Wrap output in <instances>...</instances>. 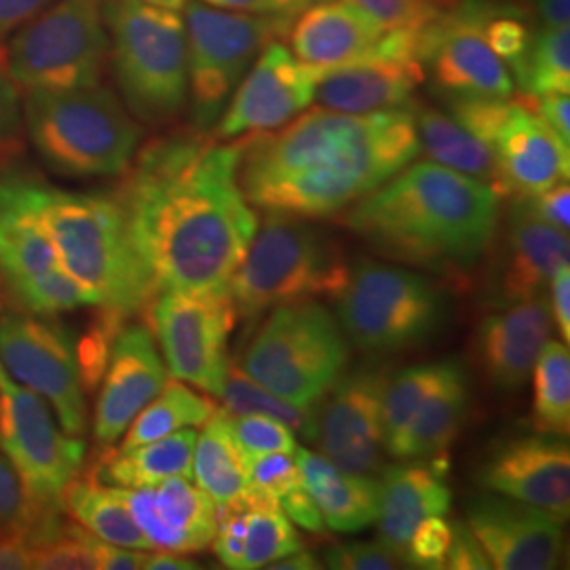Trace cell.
<instances>
[{
  "mask_svg": "<svg viewBox=\"0 0 570 570\" xmlns=\"http://www.w3.org/2000/svg\"><path fill=\"white\" fill-rule=\"evenodd\" d=\"M117 492L153 550L188 556L212 548L218 529V505L190 478H167L153 487Z\"/></svg>",
  "mask_w": 570,
  "mask_h": 570,
  "instance_id": "cell-23",
  "label": "cell"
},
{
  "mask_svg": "<svg viewBox=\"0 0 570 570\" xmlns=\"http://www.w3.org/2000/svg\"><path fill=\"white\" fill-rule=\"evenodd\" d=\"M334 301L346 338L372 355L428 343L446 317L442 289L402 266L362 263L351 268Z\"/></svg>",
  "mask_w": 570,
  "mask_h": 570,
  "instance_id": "cell-9",
  "label": "cell"
},
{
  "mask_svg": "<svg viewBox=\"0 0 570 570\" xmlns=\"http://www.w3.org/2000/svg\"><path fill=\"white\" fill-rule=\"evenodd\" d=\"M230 425L237 442L249 456V461L265 454H275V452L294 454L298 449L294 431L285 428L282 421L265 414H239V416L230 414Z\"/></svg>",
  "mask_w": 570,
  "mask_h": 570,
  "instance_id": "cell-42",
  "label": "cell"
},
{
  "mask_svg": "<svg viewBox=\"0 0 570 570\" xmlns=\"http://www.w3.org/2000/svg\"><path fill=\"white\" fill-rule=\"evenodd\" d=\"M35 569V551L20 532L0 534V570Z\"/></svg>",
  "mask_w": 570,
  "mask_h": 570,
  "instance_id": "cell-54",
  "label": "cell"
},
{
  "mask_svg": "<svg viewBox=\"0 0 570 570\" xmlns=\"http://www.w3.org/2000/svg\"><path fill=\"white\" fill-rule=\"evenodd\" d=\"M487 0H449L419 32L416 53L449 98H501L515 94L508 66L482 32Z\"/></svg>",
  "mask_w": 570,
  "mask_h": 570,
  "instance_id": "cell-16",
  "label": "cell"
},
{
  "mask_svg": "<svg viewBox=\"0 0 570 570\" xmlns=\"http://www.w3.org/2000/svg\"><path fill=\"white\" fill-rule=\"evenodd\" d=\"M26 129L49 169L66 178L121 176L142 140V127L100 82L26 91Z\"/></svg>",
  "mask_w": 570,
  "mask_h": 570,
  "instance_id": "cell-5",
  "label": "cell"
},
{
  "mask_svg": "<svg viewBox=\"0 0 570 570\" xmlns=\"http://www.w3.org/2000/svg\"><path fill=\"white\" fill-rule=\"evenodd\" d=\"M61 510L106 543L131 550H153L115 487H106L94 478H77L61 494Z\"/></svg>",
  "mask_w": 570,
  "mask_h": 570,
  "instance_id": "cell-34",
  "label": "cell"
},
{
  "mask_svg": "<svg viewBox=\"0 0 570 570\" xmlns=\"http://www.w3.org/2000/svg\"><path fill=\"white\" fill-rule=\"evenodd\" d=\"M268 569L275 570H317L322 569V564H317V560L306 553L305 550L294 551L289 556H285L282 560H275Z\"/></svg>",
  "mask_w": 570,
  "mask_h": 570,
  "instance_id": "cell-58",
  "label": "cell"
},
{
  "mask_svg": "<svg viewBox=\"0 0 570 570\" xmlns=\"http://www.w3.org/2000/svg\"><path fill=\"white\" fill-rule=\"evenodd\" d=\"M294 454L326 529L355 534L376 524L381 482L346 473L313 450L296 449Z\"/></svg>",
  "mask_w": 570,
  "mask_h": 570,
  "instance_id": "cell-29",
  "label": "cell"
},
{
  "mask_svg": "<svg viewBox=\"0 0 570 570\" xmlns=\"http://www.w3.org/2000/svg\"><path fill=\"white\" fill-rule=\"evenodd\" d=\"M515 85L522 96L569 94L570 91V30L541 26L532 35L529 56Z\"/></svg>",
  "mask_w": 570,
  "mask_h": 570,
  "instance_id": "cell-40",
  "label": "cell"
},
{
  "mask_svg": "<svg viewBox=\"0 0 570 570\" xmlns=\"http://www.w3.org/2000/svg\"><path fill=\"white\" fill-rule=\"evenodd\" d=\"M199 2L209 4V7H216V9H225V11L287 18L282 0H199ZM287 20H292V18H287Z\"/></svg>",
  "mask_w": 570,
  "mask_h": 570,
  "instance_id": "cell-55",
  "label": "cell"
},
{
  "mask_svg": "<svg viewBox=\"0 0 570 570\" xmlns=\"http://www.w3.org/2000/svg\"><path fill=\"white\" fill-rule=\"evenodd\" d=\"M282 2H284L285 16L296 20L308 7L320 4V2H330V0H282Z\"/></svg>",
  "mask_w": 570,
  "mask_h": 570,
  "instance_id": "cell-59",
  "label": "cell"
},
{
  "mask_svg": "<svg viewBox=\"0 0 570 570\" xmlns=\"http://www.w3.org/2000/svg\"><path fill=\"white\" fill-rule=\"evenodd\" d=\"M56 0H0V41L37 18Z\"/></svg>",
  "mask_w": 570,
  "mask_h": 570,
  "instance_id": "cell-53",
  "label": "cell"
},
{
  "mask_svg": "<svg viewBox=\"0 0 570 570\" xmlns=\"http://www.w3.org/2000/svg\"><path fill=\"white\" fill-rule=\"evenodd\" d=\"M469 381L461 362L449 360L444 374L414 412L393 459L429 461L446 456L468 416Z\"/></svg>",
  "mask_w": 570,
  "mask_h": 570,
  "instance_id": "cell-30",
  "label": "cell"
},
{
  "mask_svg": "<svg viewBox=\"0 0 570 570\" xmlns=\"http://www.w3.org/2000/svg\"><path fill=\"white\" fill-rule=\"evenodd\" d=\"M112 193L159 292L226 296L258 214L239 184V148L178 131L136 153Z\"/></svg>",
  "mask_w": 570,
  "mask_h": 570,
  "instance_id": "cell-1",
  "label": "cell"
},
{
  "mask_svg": "<svg viewBox=\"0 0 570 570\" xmlns=\"http://www.w3.org/2000/svg\"><path fill=\"white\" fill-rule=\"evenodd\" d=\"M20 85L13 79L7 47L0 41V167L9 164L21 146Z\"/></svg>",
  "mask_w": 570,
  "mask_h": 570,
  "instance_id": "cell-45",
  "label": "cell"
},
{
  "mask_svg": "<svg viewBox=\"0 0 570 570\" xmlns=\"http://www.w3.org/2000/svg\"><path fill=\"white\" fill-rule=\"evenodd\" d=\"M532 429L567 438L570 431V355L562 341H548L532 367Z\"/></svg>",
  "mask_w": 570,
  "mask_h": 570,
  "instance_id": "cell-36",
  "label": "cell"
},
{
  "mask_svg": "<svg viewBox=\"0 0 570 570\" xmlns=\"http://www.w3.org/2000/svg\"><path fill=\"white\" fill-rule=\"evenodd\" d=\"M468 529L490 569L551 570L562 558V522L503 494L478 497L468 508Z\"/></svg>",
  "mask_w": 570,
  "mask_h": 570,
  "instance_id": "cell-20",
  "label": "cell"
},
{
  "mask_svg": "<svg viewBox=\"0 0 570 570\" xmlns=\"http://www.w3.org/2000/svg\"><path fill=\"white\" fill-rule=\"evenodd\" d=\"M348 275L345 252L326 230L301 216L266 212L228 296L237 320L254 322L277 306L336 298Z\"/></svg>",
  "mask_w": 570,
  "mask_h": 570,
  "instance_id": "cell-6",
  "label": "cell"
},
{
  "mask_svg": "<svg viewBox=\"0 0 570 570\" xmlns=\"http://www.w3.org/2000/svg\"><path fill=\"white\" fill-rule=\"evenodd\" d=\"M0 364L13 381L41 395L66 433L81 438L87 429V391L77 341L68 327L26 311L2 315Z\"/></svg>",
  "mask_w": 570,
  "mask_h": 570,
  "instance_id": "cell-14",
  "label": "cell"
},
{
  "mask_svg": "<svg viewBox=\"0 0 570 570\" xmlns=\"http://www.w3.org/2000/svg\"><path fill=\"white\" fill-rule=\"evenodd\" d=\"M110 60L127 110L148 125L180 117L188 104L186 28L180 11L144 0H104Z\"/></svg>",
  "mask_w": 570,
  "mask_h": 570,
  "instance_id": "cell-7",
  "label": "cell"
},
{
  "mask_svg": "<svg viewBox=\"0 0 570 570\" xmlns=\"http://www.w3.org/2000/svg\"><path fill=\"white\" fill-rule=\"evenodd\" d=\"M216 404L202 393L176 381H165L164 389L138 412L125 431L121 449L131 450L161 440L180 429L202 428L216 412Z\"/></svg>",
  "mask_w": 570,
  "mask_h": 570,
  "instance_id": "cell-35",
  "label": "cell"
},
{
  "mask_svg": "<svg viewBox=\"0 0 570 570\" xmlns=\"http://www.w3.org/2000/svg\"><path fill=\"white\" fill-rule=\"evenodd\" d=\"M167 381V367L150 327L122 326L115 338L94 414V438L110 449Z\"/></svg>",
  "mask_w": 570,
  "mask_h": 570,
  "instance_id": "cell-22",
  "label": "cell"
},
{
  "mask_svg": "<svg viewBox=\"0 0 570 570\" xmlns=\"http://www.w3.org/2000/svg\"><path fill=\"white\" fill-rule=\"evenodd\" d=\"M322 72L298 60L279 39L268 42L233 91L214 138L237 140L292 121L315 100Z\"/></svg>",
  "mask_w": 570,
  "mask_h": 570,
  "instance_id": "cell-17",
  "label": "cell"
},
{
  "mask_svg": "<svg viewBox=\"0 0 570 570\" xmlns=\"http://www.w3.org/2000/svg\"><path fill=\"white\" fill-rule=\"evenodd\" d=\"M28 193L66 273L96 306L125 320L144 313L159 287L115 195L72 193L28 174Z\"/></svg>",
  "mask_w": 570,
  "mask_h": 570,
  "instance_id": "cell-4",
  "label": "cell"
},
{
  "mask_svg": "<svg viewBox=\"0 0 570 570\" xmlns=\"http://www.w3.org/2000/svg\"><path fill=\"white\" fill-rule=\"evenodd\" d=\"M183 11L188 102L195 129L207 134L223 117L233 91L261 51L285 37L294 20L225 11L199 0H186Z\"/></svg>",
  "mask_w": 570,
  "mask_h": 570,
  "instance_id": "cell-10",
  "label": "cell"
},
{
  "mask_svg": "<svg viewBox=\"0 0 570 570\" xmlns=\"http://www.w3.org/2000/svg\"><path fill=\"white\" fill-rule=\"evenodd\" d=\"M450 541H452V524L444 520V515H431L410 534L406 550L402 553L404 567L444 569Z\"/></svg>",
  "mask_w": 570,
  "mask_h": 570,
  "instance_id": "cell-44",
  "label": "cell"
},
{
  "mask_svg": "<svg viewBox=\"0 0 570 570\" xmlns=\"http://www.w3.org/2000/svg\"><path fill=\"white\" fill-rule=\"evenodd\" d=\"M425 79L423 63L414 58H372L324 70L315 100L348 115L407 108Z\"/></svg>",
  "mask_w": 570,
  "mask_h": 570,
  "instance_id": "cell-27",
  "label": "cell"
},
{
  "mask_svg": "<svg viewBox=\"0 0 570 570\" xmlns=\"http://www.w3.org/2000/svg\"><path fill=\"white\" fill-rule=\"evenodd\" d=\"M490 492L569 520L570 450L558 435L518 438L492 450L478 475Z\"/></svg>",
  "mask_w": 570,
  "mask_h": 570,
  "instance_id": "cell-21",
  "label": "cell"
},
{
  "mask_svg": "<svg viewBox=\"0 0 570 570\" xmlns=\"http://www.w3.org/2000/svg\"><path fill=\"white\" fill-rule=\"evenodd\" d=\"M298 550H303V541L285 511L252 489L247 497V537L242 570L268 569L275 560Z\"/></svg>",
  "mask_w": 570,
  "mask_h": 570,
  "instance_id": "cell-38",
  "label": "cell"
},
{
  "mask_svg": "<svg viewBox=\"0 0 570 570\" xmlns=\"http://www.w3.org/2000/svg\"><path fill=\"white\" fill-rule=\"evenodd\" d=\"M444 569L449 570H489L490 562L468 524L452 522V541Z\"/></svg>",
  "mask_w": 570,
  "mask_h": 570,
  "instance_id": "cell-50",
  "label": "cell"
},
{
  "mask_svg": "<svg viewBox=\"0 0 570 570\" xmlns=\"http://www.w3.org/2000/svg\"><path fill=\"white\" fill-rule=\"evenodd\" d=\"M0 402V446L20 478L26 530L63 513L61 494L81 475L87 446L79 435L66 433L41 395L13 381L2 364Z\"/></svg>",
  "mask_w": 570,
  "mask_h": 570,
  "instance_id": "cell-11",
  "label": "cell"
},
{
  "mask_svg": "<svg viewBox=\"0 0 570 570\" xmlns=\"http://www.w3.org/2000/svg\"><path fill=\"white\" fill-rule=\"evenodd\" d=\"M28 505L20 478L4 454H0V532H20L26 527Z\"/></svg>",
  "mask_w": 570,
  "mask_h": 570,
  "instance_id": "cell-49",
  "label": "cell"
},
{
  "mask_svg": "<svg viewBox=\"0 0 570 570\" xmlns=\"http://www.w3.org/2000/svg\"><path fill=\"white\" fill-rule=\"evenodd\" d=\"M197 435L193 456V480L218 508L244 501L252 492V461L235 438L230 414L216 410Z\"/></svg>",
  "mask_w": 570,
  "mask_h": 570,
  "instance_id": "cell-33",
  "label": "cell"
},
{
  "mask_svg": "<svg viewBox=\"0 0 570 570\" xmlns=\"http://www.w3.org/2000/svg\"><path fill=\"white\" fill-rule=\"evenodd\" d=\"M513 207L527 214L530 218L546 223V225L560 228L569 233L570 228V186L569 183H558L534 193V195H522L515 197Z\"/></svg>",
  "mask_w": 570,
  "mask_h": 570,
  "instance_id": "cell-48",
  "label": "cell"
},
{
  "mask_svg": "<svg viewBox=\"0 0 570 570\" xmlns=\"http://www.w3.org/2000/svg\"><path fill=\"white\" fill-rule=\"evenodd\" d=\"M125 322L127 320L121 315L100 308L96 322L77 343V357H79L85 391H94L102 383L104 372L110 360V351Z\"/></svg>",
  "mask_w": 570,
  "mask_h": 570,
  "instance_id": "cell-41",
  "label": "cell"
},
{
  "mask_svg": "<svg viewBox=\"0 0 570 570\" xmlns=\"http://www.w3.org/2000/svg\"><path fill=\"white\" fill-rule=\"evenodd\" d=\"M292 53L313 68L330 70L372 58H414L419 32L383 30L346 0L305 9L289 28Z\"/></svg>",
  "mask_w": 570,
  "mask_h": 570,
  "instance_id": "cell-18",
  "label": "cell"
},
{
  "mask_svg": "<svg viewBox=\"0 0 570 570\" xmlns=\"http://www.w3.org/2000/svg\"><path fill=\"white\" fill-rule=\"evenodd\" d=\"M327 569L391 570L402 569V558L385 543H336L324 551Z\"/></svg>",
  "mask_w": 570,
  "mask_h": 570,
  "instance_id": "cell-47",
  "label": "cell"
},
{
  "mask_svg": "<svg viewBox=\"0 0 570 570\" xmlns=\"http://www.w3.org/2000/svg\"><path fill=\"white\" fill-rule=\"evenodd\" d=\"M387 374L381 370H355L341 376L327 393L317 442L332 465L346 473L367 475L381 463L383 397Z\"/></svg>",
  "mask_w": 570,
  "mask_h": 570,
  "instance_id": "cell-19",
  "label": "cell"
},
{
  "mask_svg": "<svg viewBox=\"0 0 570 570\" xmlns=\"http://www.w3.org/2000/svg\"><path fill=\"white\" fill-rule=\"evenodd\" d=\"M0 412H2V402H0Z\"/></svg>",
  "mask_w": 570,
  "mask_h": 570,
  "instance_id": "cell-62",
  "label": "cell"
},
{
  "mask_svg": "<svg viewBox=\"0 0 570 570\" xmlns=\"http://www.w3.org/2000/svg\"><path fill=\"white\" fill-rule=\"evenodd\" d=\"M440 459L410 461L385 471L379 497L381 543L400 558L414 529L431 515H446L452 505V490L444 482ZM404 562V560H402Z\"/></svg>",
  "mask_w": 570,
  "mask_h": 570,
  "instance_id": "cell-28",
  "label": "cell"
},
{
  "mask_svg": "<svg viewBox=\"0 0 570 570\" xmlns=\"http://www.w3.org/2000/svg\"><path fill=\"white\" fill-rule=\"evenodd\" d=\"M537 112V117L550 127L556 138L570 148V98L569 94H543V96H522Z\"/></svg>",
  "mask_w": 570,
  "mask_h": 570,
  "instance_id": "cell-51",
  "label": "cell"
},
{
  "mask_svg": "<svg viewBox=\"0 0 570 570\" xmlns=\"http://www.w3.org/2000/svg\"><path fill=\"white\" fill-rule=\"evenodd\" d=\"M541 26L569 28L570 0H537Z\"/></svg>",
  "mask_w": 570,
  "mask_h": 570,
  "instance_id": "cell-57",
  "label": "cell"
},
{
  "mask_svg": "<svg viewBox=\"0 0 570 570\" xmlns=\"http://www.w3.org/2000/svg\"><path fill=\"white\" fill-rule=\"evenodd\" d=\"M150 2L155 7H164V9H171V11H183L186 0H144Z\"/></svg>",
  "mask_w": 570,
  "mask_h": 570,
  "instance_id": "cell-60",
  "label": "cell"
},
{
  "mask_svg": "<svg viewBox=\"0 0 570 570\" xmlns=\"http://www.w3.org/2000/svg\"><path fill=\"white\" fill-rule=\"evenodd\" d=\"M26 171L0 174V282L26 313L60 315L96 306L61 266L56 245L30 202Z\"/></svg>",
  "mask_w": 570,
  "mask_h": 570,
  "instance_id": "cell-13",
  "label": "cell"
},
{
  "mask_svg": "<svg viewBox=\"0 0 570 570\" xmlns=\"http://www.w3.org/2000/svg\"><path fill=\"white\" fill-rule=\"evenodd\" d=\"M442 2H444V0H442ZM446 2H449V0H446Z\"/></svg>",
  "mask_w": 570,
  "mask_h": 570,
  "instance_id": "cell-63",
  "label": "cell"
},
{
  "mask_svg": "<svg viewBox=\"0 0 570 570\" xmlns=\"http://www.w3.org/2000/svg\"><path fill=\"white\" fill-rule=\"evenodd\" d=\"M346 2L364 11L370 20L376 21L387 32L393 30L421 32L442 9V0H346Z\"/></svg>",
  "mask_w": 570,
  "mask_h": 570,
  "instance_id": "cell-43",
  "label": "cell"
},
{
  "mask_svg": "<svg viewBox=\"0 0 570 570\" xmlns=\"http://www.w3.org/2000/svg\"><path fill=\"white\" fill-rule=\"evenodd\" d=\"M501 199L489 184L421 161L346 207L345 226L389 261L459 282L489 254Z\"/></svg>",
  "mask_w": 570,
  "mask_h": 570,
  "instance_id": "cell-3",
  "label": "cell"
},
{
  "mask_svg": "<svg viewBox=\"0 0 570 570\" xmlns=\"http://www.w3.org/2000/svg\"><path fill=\"white\" fill-rule=\"evenodd\" d=\"M144 569L150 570H195L202 569L199 564H195L186 553H176V551H157V553H148Z\"/></svg>",
  "mask_w": 570,
  "mask_h": 570,
  "instance_id": "cell-56",
  "label": "cell"
},
{
  "mask_svg": "<svg viewBox=\"0 0 570 570\" xmlns=\"http://www.w3.org/2000/svg\"><path fill=\"white\" fill-rule=\"evenodd\" d=\"M490 148L510 195H534L553 184L569 183V146L556 138L522 98H511Z\"/></svg>",
  "mask_w": 570,
  "mask_h": 570,
  "instance_id": "cell-26",
  "label": "cell"
},
{
  "mask_svg": "<svg viewBox=\"0 0 570 570\" xmlns=\"http://www.w3.org/2000/svg\"><path fill=\"white\" fill-rule=\"evenodd\" d=\"M108 56L104 0H56L7 47L11 75L23 91L96 85Z\"/></svg>",
  "mask_w": 570,
  "mask_h": 570,
  "instance_id": "cell-12",
  "label": "cell"
},
{
  "mask_svg": "<svg viewBox=\"0 0 570 570\" xmlns=\"http://www.w3.org/2000/svg\"><path fill=\"white\" fill-rule=\"evenodd\" d=\"M511 2H518V4H527L530 0H511Z\"/></svg>",
  "mask_w": 570,
  "mask_h": 570,
  "instance_id": "cell-61",
  "label": "cell"
},
{
  "mask_svg": "<svg viewBox=\"0 0 570 570\" xmlns=\"http://www.w3.org/2000/svg\"><path fill=\"white\" fill-rule=\"evenodd\" d=\"M348 355L336 317L308 301L271 311L245 348L242 370L285 402L311 407L343 376Z\"/></svg>",
  "mask_w": 570,
  "mask_h": 570,
  "instance_id": "cell-8",
  "label": "cell"
},
{
  "mask_svg": "<svg viewBox=\"0 0 570 570\" xmlns=\"http://www.w3.org/2000/svg\"><path fill=\"white\" fill-rule=\"evenodd\" d=\"M245 199L306 220L345 212L412 164L421 142L414 110L348 115L306 108L277 129L237 140Z\"/></svg>",
  "mask_w": 570,
  "mask_h": 570,
  "instance_id": "cell-2",
  "label": "cell"
},
{
  "mask_svg": "<svg viewBox=\"0 0 570 570\" xmlns=\"http://www.w3.org/2000/svg\"><path fill=\"white\" fill-rule=\"evenodd\" d=\"M247 497L239 503L218 508V529L212 548L226 569L242 570L247 537Z\"/></svg>",
  "mask_w": 570,
  "mask_h": 570,
  "instance_id": "cell-46",
  "label": "cell"
},
{
  "mask_svg": "<svg viewBox=\"0 0 570 570\" xmlns=\"http://www.w3.org/2000/svg\"><path fill=\"white\" fill-rule=\"evenodd\" d=\"M225 400V410L233 416L239 414H265L271 419L282 421L285 428L292 429L294 433L303 435L308 442H317V425L320 416L315 406L303 407L285 402L271 393L268 389L258 385L245 374L242 366L228 364L226 370L225 385L220 395Z\"/></svg>",
  "mask_w": 570,
  "mask_h": 570,
  "instance_id": "cell-37",
  "label": "cell"
},
{
  "mask_svg": "<svg viewBox=\"0 0 570 570\" xmlns=\"http://www.w3.org/2000/svg\"><path fill=\"white\" fill-rule=\"evenodd\" d=\"M551 322L562 336V343H570V271L569 265L558 268L551 279Z\"/></svg>",
  "mask_w": 570,
  "mask_h": 570,
  "instance_id": "cell-52",
  "label": "cell"
},
{
  "mask_svg": "<svg viewBox=\"0 0 570 570\" xmlns=\"http://www.w3.org/2000/svg\"><path fill=\"white\" fill-rule=\"evenodd\" d=\"M550 332L551 308L546 296L499 306L484 317L473 345L478 366L490 385L501 391L524 387Z\"/></svg>",
  "mask_w": 570,
  "mask_h": 570,
  "instance_id": "cell-24",
  "label": "cell"
},
{
  "mask_svg": "<svg viewBox=\"0 0 570 570\" xmlns=\"http://www.w3.org/2000/svg\"><path fill=\"white\" fill-rule=\"evenodd\" d=\"M569 233L539 223L511 205L490 301L499 308L543 296L558 268L569 265Z\"/></svg>",
  "mask_w": 570,
  "mask_h": 570,
  "instance_id": "cell-25",
  "label": "cell"
},
{
  "mask_svg": "<svg viewBox=\"0 0 570 570\" xmlns=\"http://www.w3.org/2000/svg\"><path fill=\"white\" fill-rule=\"evenodd\" d=\"M146 313L171 376L220 395L230 364L228 334L237 324L230 296L159 292Z\"/></svg>",
  "mask_w": 570,
  "mask_h": 570,
  "instance_id": "cell-15",
  "label": "cell"
},
{
  "mask_svg": "<svg viewBox=\"0 0 570 570\" xmlns=\"http://www.w3.org/2000/svg\"><path fill=\"white\" fill-rule=\"evenodd\" d=\"M412 110L421 150L428 153L429 161L489 184L501 197H510L489 144L469 134L461 122L433 106L412 104Z\"/></svg>",
  "mask_w": 570,
  "mask_h": 570,
  "instance_id": "cell-31",
  "label": "cell"
},
{
  "mask_svg": "<svg viewBox=\"0 0 570 570\" xmlns=\"http://www.w3.org/2000/svg\"><path fill=\"white\" fill-rule=\"evenodd\" d=\"M195 444L197 431L188 428L136 449L112 450L100 459L94 480L117 489L153 487L167 478L193 480Z\"/></svg>",
  "mask_w": 570,
  "mask_h": 570,
  "instance_id": "cell-32",
  "label": "cell"
},
{
  "mask_svg": "<svg viewBox=\"0 0 570 570\" xmlns=\"http://www.w3.org/2000/svg\"><path fill=\"white\" fill-rule=\"evenodd\" d=\"M446 364L449 360L419 364L406 367L397 372L393 379H389L383 397V440L391 456L402 444L414 412L425 402L429 391L435 387V383L444 374Z\"/></svg>",
  "mask_w": 570,
  "mask_h": 570,
  "instance_id": "cell-39",
  "label": "cell"
}]
</instances>
